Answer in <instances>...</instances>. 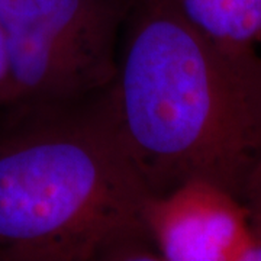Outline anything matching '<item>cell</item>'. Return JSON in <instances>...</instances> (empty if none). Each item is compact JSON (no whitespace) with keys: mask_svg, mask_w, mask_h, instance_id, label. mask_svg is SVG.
Instances as JSON below:
<instances>
[{"mask_svg":"<svg viewBox=\"0 0 261 261\" xmlns=\"http://www.w3.org/2000/svg\"><path fill=\"white\" fill-rule=\"evenodd\" d=\"M240 199L247 207L252 235V261H261V155L248 171Z\"/></svg>","mask_w":261,"mask_h":261,"instance_id":"8992f818","label":"cell"},{"mask_svg":"<svg viewBox=\"0 0 261 261\" xmlns=\"http://www.w3.org/2000/svg\"><path fill=\"white\" fill-rule=\"evenodd\" d=\"M132 5L0 0L13 102H79L109 89L118 73V34Z\"/></svg>","mask_w":261,"mask_h":261,"instance_id":"3957f363","label":"cell"},{"mask_svg":"<svg viewBox=\"0 0 261 261\" xmlns=\"http://www.w3.org/2000/svg\"><path fill=\"white\" fill-rule=\"evenodd\" d=\"M106 90L0 109V261H106L121 243L149 235V192Z\"/></svg>","mask_w":261,"mask_h":261,"instance_id":"7a4b0ae2","label":"cell"},{"mask_svg":"<svg viewBox=\"0 0 261 261\" xmlns=\"http://www.w3.org/2000/svg\"><path fill=\"white\" fill-rule=\"evenodd\" d=\"M13 100H15V92H13V83L10 77L6 41H5L3 29L0 25V109L10 105Z\"/></svg>","mask_w":261,"mask_h":261,"instance_id":"52a82bcc","label":"cell"},{"mask_svg":"<svg viewBox=\"0 0 261 261\" xmlns=\"http://www.w3.org/2000/svg\"><path fill=\"white\" fill-rule=\"evenodd\" d=\"M142 221L163 261H252L243 200L205 178L149 195Z\"/></svg>","mask_w":261,"mask_h":261,"instance_id":"277c9868","label":"cell"},{"mask_svg":"<svg viewBox=\"0 0 261 261\" xmlns=\"http://www.w3.org/2000/svg\"><path fill=\"white\" fill-rule=\"evenodd\" d=\"M106 90L125 148L163 195L205 178L241 196L261 155V54L215 41L171 0H134Z\"/></svg>","mask_w":261,"mask_h":261,"instance_id":"6da1fadb","label":"cell"},{"mask_svg":"<svg viewBox=\"0 0 261 261\" xmlns=\"http://www.w3.org/2000/svg\"><path fill=\"white\" fill-rule=\"evenodd\" d=\"M200 32L235 47L261 45V0H171Z\"/></svg>","mask_w":261,"mask_h":261,"instance_id":"5b68a950","label":"cell"}]
</instances>
